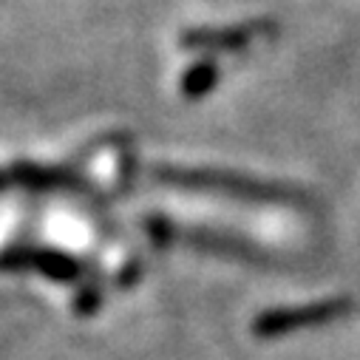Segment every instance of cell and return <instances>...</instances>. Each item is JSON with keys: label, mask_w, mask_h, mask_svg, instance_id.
<instances>
[{"label": "cell", "mask_w": 360, "mask_h": 360, "mask_svg": "<svg viewBox=\"0 0 360 360\" xmlns=\"http://www.w3.org/2000/svg\"><path fill=\"white\" fill-rule=\"evenodd\" d=\"M156 176L173 185H185V188H219V191H230L236 196H247V199H278V188L269 185H258L250 179H238V176H227V173H207V170H173V167H156Z\"/></svg>", "instance_id": "obj_1"}, {"label": "cell", "mask_w": 360, "mask_h": 360, "mask_svg": "<svg viewBox=\"0 0 360 360\" xmlns=\"http://www.w3.org/2000/svg\"><path fill=\"white\" fill-rule=\"evenodd\" d=\"M0 264L4 266H32L54 281H74L82 273L77 258L57 252V250H15L0 258Z\"/></svg>", "instance_id": "obj_2"}, {"label": "cell", "mask_w": 360, "mask_h": 360, "mask_svg": "<svg viewBox=\"0 0 360 360\" xmlns=\"http://www.w3.org/2000/svg\"><path fill=\"white\" fill-rule=\"evenodd\" d=\"M250 26L244 29H221V32H188L182 43L188 46H205V49H236L250 40Z\"/></svg>", "instance_id": "obj_3"}, {"label": "cell", "mask_w": 360, "mask_h": 360, "mask_svg": "<svg viewBox=\"0 0 360 360\" xmlns=\"http://www.w3.org/2000/svg\"><path fill=\"white\" fill-rule=\"evenodd\" d=\"M216 79H219V71H216V65L213 63H199V65H193L185 77H182V94H188V97H205L207 91H213V85H216Z\"/></svg>", "instance_id": "obj_4"}, {"label": "cell", "mask_w": 360, "mask_h": 360, "mask_svg": "<svg viewBox=\"0 0 360 360\" xmlns=\"http://www.w3.org/2000/svg\"><path fill=\"white\" fill-rule=\"evenodd\" d=\"M0 188H4V176H0Z\"/></svg>", "instance_id": "obj_5"}]
</instances>
